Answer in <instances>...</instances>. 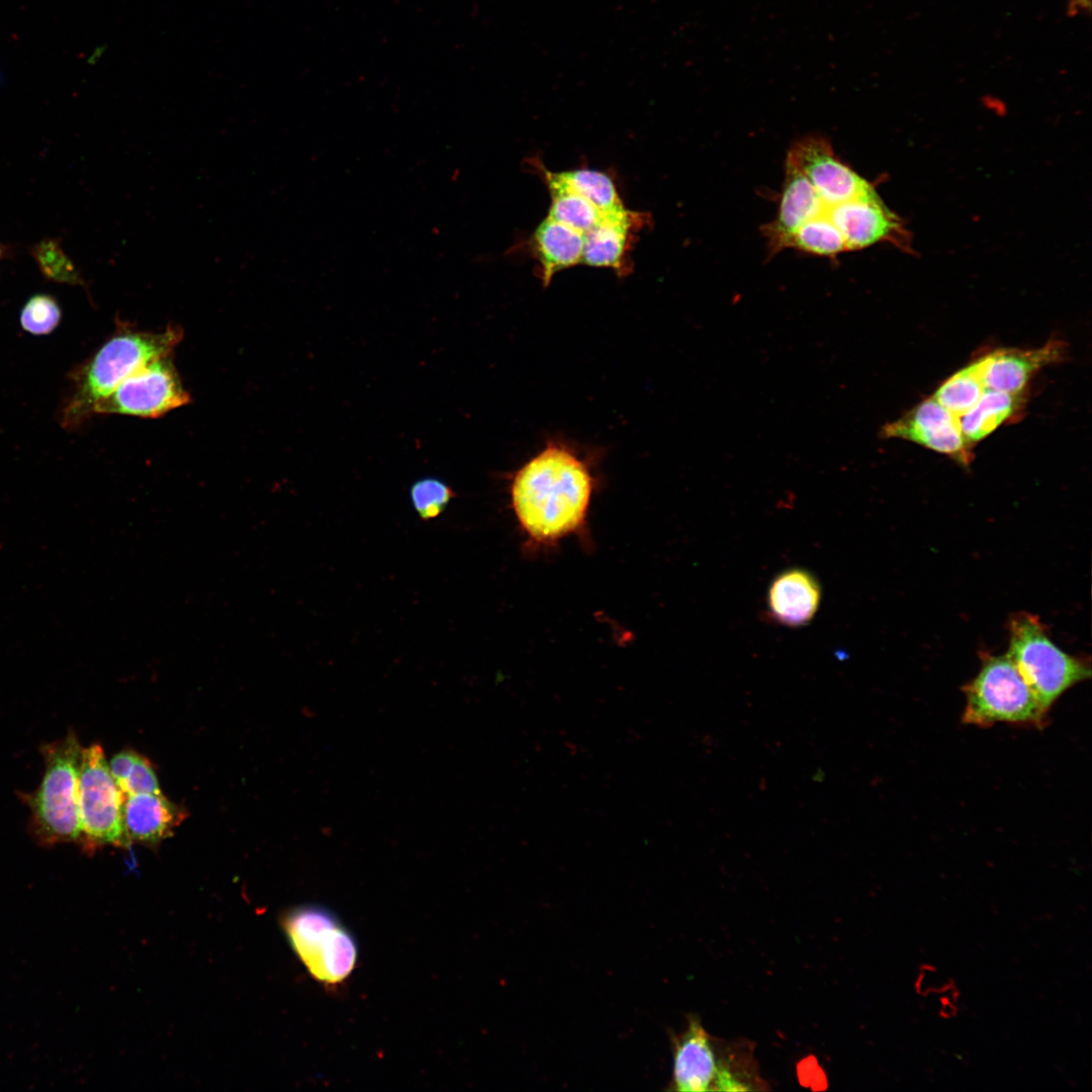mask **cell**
Returning <instances> with one entry per match:
<instances>
[{
    "label": "cell",
    "mask_w": 1092,
    "mask_h": 1092,
    "mask_svg": "<svg viewBox=\"0 0 1092 1092\" xmlns=\"http://www.w3.org/2000/svg\"><path fill=\"white\" fill-rule=\"evenodd\" d=\"M593 490L586 464L565 446L549 443L514 475L512 509L529 540L551 544L583 528Z\"/></svg>",
    "instance_id": "1"
},
{
    "label": "cell",
    "mask_w": 1092,
    "mask_h": 1092,
    "mask_svg": "<svg viewBox=\"0 0 1092 1092\" xmlns=\"http://www.w3.org/2000/svg\"><path fill=\"white\" fill-rule=\"evenodd\" d=\"M182 336V331L175 326H168L162 332H145L119 325L98 350L71 373L70 390L61 412L63 428H80L94 415V408L102 398L143 365L171 355Z\"/></svg>",
    "instance_id": "2"
},
{
    "label": "cell",
    "mask_w": 1092,
    "mask_h": 1092,
    "mask_svg": "<svg viewBox=\"0 0 1092 1092\" xmlns=\"http://www.w3.org/2000/svg\"><path fill=\"white\" fill-rule=\"evenodd\" d=\"M82 747L73 731L41 747L44 772L38 789L26 797L30 826L40 844L82 841L78 783Z\"/></svg>",
    "instance_id": "3"
},
{
    "label": "cell",
    "mask_w": 1092,
    "mask_h": 1092,
    "mask_svg": "<svg viewBox=\"0 0 1092 1092\" xmlns=\"http://www.w3.org/2000/svg\"><path fill=\"white\" fill-rule=\"evenodd\" d=\"M1008 630L1006 654L1046 712L1067 690L1090 678V662L1058 647L1037 616L1015 614L1010 618Z\"/></svg>",
    "instance_id": "4"
},
{
    "label": "cell",
    "mask_w": 1092,
    "mask_h": 1092,
    "mask_svg": "<svg viewBox=\"0 0 1092 1092\" xmlns=\"http://www.w3.org/2000/svg\"><path fill=\"white\" fill-rule=\"evenodd\" d=\"M283 931L309 975L326 985L344 982L354 971L358 945L350 930L328 908L306 904L287 911Z\"/></svg>",
    "instance_id": "5"
},
{
    "label": "cell",
    "mask_w": 1092,
    "mask_h": 1092,
    "mask_svg": "<svg viewBox=\"0 0 1092 1092\" xmlns=\"http://www.w3.org/2000/svg\"><path fill=\"white\" fill-rule=\"evenodd\" d=\"M978 674L964 687L963 722L980 727L998 722L1042 728L1046 712L1007 654H981Z\"/></svg>",
    "instance_id": "6"
},
{
    "label": "cell",
    "mask_w": 1092,
    "mask_h": 1092,
    "mask_svg": "<svg viewBox=\"0 0 1092 1092\" xmlns=\"http://www.w3.org/2000/svg\"><path fill=\"white\" fill-rule=\"evenodd\" d=\"M78 802L82 842L87 848L129 844L123 824V799L99 744L81 750Z\"/></svg>",
    "instance_id": "7"
},
{
    "label": "cell",
    "mask_w": 1092,
    "mask_h": 1092,
    "mask_svg": "<svg viewBox=\"0 0 1092 1092\" xmlns=\"http://www.w3.org/2000/svg\"><path fill=\"white\" fill-rule=\"evenodd\" d=\"M190 402L171 355L156 358L102 398L94 415L158 418Z\"/></svg>",
    "instance_id": "8"
},
{
    "label": "cell",
    "mask_w": 1092,
    "mask_h": 1092,
    "mask_svg": "<svg viewBox=\"0 0 1092 1092\" xmlns=\"http://www.w3.org/2000/svg\"><path fill=\"white\" fill-rule=\"evenodd\" d=\"M786 160L807 177L827 207L875 190L863 177L838 159L825 136L809 134L795 141Z\"/></svg>",
    "instance_id": "9"
},
{
    "label": "cell",
    "mask_w": 1092,
    "mask_h": 1092,
    "mask_svg": "<svg viewBox=\"0 0 1092 1092\" xmlns=\"http://www.w3.org/2000/svg\"><path fill=\"white\" fill-rule=\"evenodd\" d=\"M880 436L914 442L944 454L963 466H969L972 462L971 447L962 435L958 417L933 396L924 399L898 420L885 424Z\"/></svg>",
    "instance_id": "10"
},
{
    "label": "cell",
    "mask_w": 1092,
    "mask_h": 1092,
    "mask_svg": "<svg viewBox=\"0 0 1092 1092\" xmlns=\"http://www.w3.org/2000/svg\"><path fill=\"white\" fill-rule=\"evenodd\" d=\"M672 1059L671 1090L714 1091L723 1060L698 1018H690L686 1030L672 1038Z\"/></svg>",
    "instance_id": "11"
},
{
    "label": "cell",
    "mask_w": 1092,
    "mask_h": 1092,
    "mask_svg": "<svg viewBox=\"0 0 1092 1092\" xmlns=\"http://www.w3.org/2000/svg\"><path fill=\"white\" fill-rule=\"evenodd\" d=\"M826 213L842 235L847 251H856L891 240L899 230L898 217L876 190L829 206Z\"/></svg>",
    "instance_id": "12"
},
{
    "label": "cell",
    "mask_w": 1092,
    "mask_h": 1092,
    "mask_svg": "<svg viewBox=\"0 0 1092 1092\" xmlns=\"http://www.w3.org/2000/svg\"><path fill=\"white\" fill-rule=\"evenodd\" d=\"M1065 347L1050 341L1037 349H998L978 358L986 390L1021 393L1033 375L1043 366L1058 362Z\"/></svg>",
    "instance_id": "13"
},
{
    "label": "cell",
    "mask_w": 1092,
    "mask_h": 1092,
    "mask_svg": "<svg viewBox=\"0 0 1092 1092\" xmlns=\"http://www.w3.org/2000/svg\"><path fill=\"white\" fill-rule=\"evenodd\" d=\"M816 189L791 162H785V179L777 216L761 228L768 252L784 250L786 240L804 222L826 210Z\"/></svg>",
    "instance_id": "14"
},
{
    "label": "cell",
    "mask_w": 1092,
    "mask_h": 1092,
    "mask_svg": "<svg viewBox=\"0 0 1092 1092\" xmlns=\"http://www.w3.org/2000/svg\"><path fill=\"white\" fill-rule=\"evenodd\" d=\"M821 597V586L815 575L803 568L786 569L768 586V615L781 625L802 627L815 617Z\"/></svg>",
    "instance_id": "15"
},
{
    "label": "cell",
    "mask_w": 1092,
    "mask_h": 1092,
    "mask_svg": "<svg viewBox=\"0 0 1092 1092\" xmlns=\"http://www.w3.org/2000/svg\"><path fill=\"white\" fill-rule=\"evenodd\" d=\"M122 816L128 841L153 846L172 835L186 811L163 794H138L123 800Z\"/></svg>",
    "instance_id": "16"
},
{
    "label": "cell",
    "mask_w": 1092,
    "mask_h": 1092,
    "mask_svg": "<svg viewBox=\"0 0 1092 1092\" xmlns=\"http://www.w3.org/2000/svg\"><path fill=\"white\" fill-rule=\"evenodd\" d=\"M634 214L625 207L602 213L599 221L583 234L581 263L592 267L622 269Z\"/></svg>",
    "instance_id": "17"
},
{
    "label": "cell",
    "mask_w": 1092,
    "mask_h": 1092,
    "mask_svg": "<svg viewBox=\"0 0 1092 1092\" xmlns=\"http://www.w3.org/2000/svg\"><path fill=\"white\" fill-rule=\"evenodd\" d=\"M583 233L547 216L535 230L532 246L544 285L559 271L581 263Z\"/></svg>",
    "instance_id": "18"
},
{
    "label": "cell",
    "mask_w": 1092,
    "mask_h": 1092,
    "mask_svg": "<svg viewBox=\"0 0 1092 1092\" xmlns=\"http://www.w3.org/2000/svg\"><path fill=\"white\" fill-rule=\"evenodd\" d=\"M1022 405L1021 393L985 390L976 404L958 418L966 443L971 447L983 440L1016 416Z\"/></svg>",
    "instance_id": "19"
},
{
    "label": "cell",
    "mask_w": 1092,
    "mask_h": 1092,
    "mask_svg": "<svg viewBox=\"0 0 1092 1092\" xmlns=\"http://www.w3.org/2000/svg\"><path fill=\"white\" fill-rule=\"evenodd\" d=\"M548 187L550 208L548 216L581 233L594 226L602 216L600 210L582 195L541 164L538 167Z\"/></svg>",
    "instance_id": "20"
},
{
    "label": "cell",
    "mask_w": 1092,
    "mask_h": 1092,
    "mask_svg": "<svg viewBox=\"0 0 1092 1092\" xmlns=\"http://www.w3.org/2000/svg\"><path fill=\"white\" fill-rule=\"evenodd\" d=\"M833 257L847 251L844 239L826 210L799 226L785 242L784 249Z\"/></svg>",
    "instance_id": "21"
},
{
    "label": "cell",
    "mask_w": 1092,
    "mask_h": 1092,
    "mask_svg": "<svg viewBox=\"0 0 1092 1092\" xmlns=\"http://www.w3.org/2000/svg\"><path fill=\"white\" fill-rule=\"evenodd\" d=\"M985 390L977 359L943 381L932 396L959 418L976 404Z\"/></svg>",
    "instance_id": "22"
},
{
    "label": "cell",
    "mask_w": 1092,
    "mask_h": 1092,
    "mask_svg": "<svg viewBox=\"0 0 1092 1092\" xmlns=\"http://www.w3.org/2000/svg\"><path fill=\"white\" fill-rule=\"evenodd\" d=\"M569 187L587 199L601 213L624 207L612 178L604 172L576 169L556 172Z\"/></svg>",
    "instance_id": "23"
},
{
    "label": "cell",
    "mask_w": 1092,
    "mask_h": 1092,
    "mask_svg": "<svg viewBox=\"0 0 1092 1092\" xmlns=\"http://www.w3.org/2000/svg\"><path fill=\"white\" fill-rule=\"evenodd\" d=\"M454 495L453 489L445 481L431 476L418 479L410 489L413 508L423 521L439 517Z\"/></svg>",
    "instance_id": "24"
},
{
    "label": "cell",
    "mask_w": 1092,
    "mask_h": 1092,
    "mask_svg": "<svg viewBox=\"0 0 1092 1092\" xmlns=\"http://www.w3.org/2000/svg\"><path fill=\"white\" fill-rule=\"evenodd\" d=\"M61 308L57 300L49 294H36L30 297L20 311L22 329L32 335H48L60 323Z\"/></svg>",
    "instance_id": "25"
},
{
    "label": "cell",
    "mask_w": 1092,
    "mask_h": 1092,
    "mask_svg": "<svg viewBox=\"0 0 1092 1092\" xmlns=\"http://www.w3.org/2000/svg\"><path fill=\"white\" fill-rule=\"evenodd\" d=\"M116 785L123 800L138 794H162L153 763L140 753L125 778Z\"/></svg>",
    "instance_id": "26"
},
{
    "label": "cell",
    "mask_w": 1092,
    "mask_h": 1092,
    "mask_svg": "<svg viewBox=\"0 0 1092 1092\" xmlns=\"http://www.w3.org/2000/svg\"><path fill=\"white\" fill-rule=\"evenodd\" d=\"M38 262L44 274L59 282L82 284L83 280L72 262L61 251L52 249L51 244L38 250Z\"/></svg>",
    "instance_id": "27"
},
{
    "label": "cell",
    "mask_w": 1092,
    "mask_h": 1092,
    "mask_svg": "<svg viewBox=\"0 0 1092 1092\" xmlns=\"http://www.w3.org/2000/svg\"><path fill=\"white\" fill-rule=\"evenodd\" d=\"M1070 7L1075 10H1089L1091 7V0H1069Z\"/></svg>",
    "instance_id": "28"
},
{
    "label": "cell",
    "mask_w": 1092,
    "mask_h": 1092,
    "mask_svg": "<svg viewBox=\"0 0 1092 1092\" xmlns=\"http://www.w3.org/2000/svg\"><path fill=\"white\" fill-rule=\"evenodd\" d=\"M2 253H3V250H2V248H1V246H0V259H1V257H2Z\"/></svg>",
    "instance_id": "29"
},
{
    "label": "cell",
    "mask_w": 1092,
    "mask_h": 1092,
    "mask_svg": "<svg viewBox=\"0 0 1092 1092\" xmlns=\"http://www.w3.org/2000/svg\"><path fill=\"white\" fill-rule=\"evenodd\" d=\"M1 548V547H0Z\"/></svg>",
    "instance_id": "30"
}]
</instances>
